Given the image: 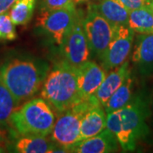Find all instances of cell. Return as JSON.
Segmentation results:
<instances>
[{
  "instance_id": "6",
  "label": "cell",
  "mask_w": 153,
  "mask_h": 153,
  "mask_svg": "<svg viewBox=\"0 0 153 153\" xmlns=\"http://www.w3.org/2000/svg\"><path fill=\"white\" fill-rule=\"evenodd\" d=\"M82 26L92 56L102 61L118 26L111 23L90 6L87 15L82 18Z\"/></svg>"
},
{
  "instance_id": "19",
  "label": "cell",
  "mask_w": 153,
  "mask_h": 153,
  "mask_svg": "<svg viewBox=\"0 0 153 153\" xmlns=\"http://www.w3.org/2000/svg\"><path fill=\"white\" fill-rule=\"evenodd\" d=\"M37 0H18L10 11L15 25H27L32 20Z\"/></svg>"
},
{
  "instance_id": "12",
  "label": "cell",
  "mask_w": 153,
  "mask_h": 153,
  "mask_svg": "<svg viewBox=\"0 0 153 153\" xmlns=\"http://www.w3.org/2000/svg\"><path fill=\"white\" fill-rule=\"evenodd\" d=\"M132 62L144 76L153 74V33H140L132 54Z\"/></svg>"
},
{
  "instance_id": "5",
  "label": "cell",
  "mask_w": 153,
  "mask_h": 153,
  "mask_svg": "<svg viewBox=\"0 0 153 153\" xmlns=\"http://www.w3.org/2000/svg\"><path fill=\"white\" fill-rule=\"evenodd\" d=\"M94 104L99 103L93 96H91L87 100L81 101L62 112L55 121L50 140L57 146L66 150L68 152L69 148L79 141L82 117Z\"/></svg>"
},
{
  "instance_id": "17",
  "label": "cell",
  "mask_w": 153,
  "mask_h": 153,
  "mask_svg": "<svg viewBox=\"0 0 153 153\" xmlns=\"http://www.w3.org/2000/svg\"><path fill=\"white\" fill-rule=\"evenodd\" d=\"M138 33H153V5L151 4L129 11L128 25Z\"/></svg>"
},
{
  "instance_id": "30",
  "label": "cell",
  "mask_w": 153,
  "mask_h": 153,
  "mask_svg": "<svg viewBox=\"0 0 153 153\" xmlns=\"http://www.w3.org/2000/svg\"><path fill=\"white\" fill-rule=\"evenodd\" d=\"M82 1H86V0H82Z\"/></svg>"
},
{
  "instance_id": "21",
  "label": "cell",
  "mask_w": 153,
  "mask_h": 153,
  "mask_svg": "<svg viewBox=\"0 0 153 153\" xmlns=\"http://www.w3.org/2000/svg\"><path fill=\"white\" fill-rule=\"evenodd\" d=\"M17 38L15 24L10 15L4 13L0 15V41H14Z\"/></svg>"
},
{
  "instance_id": "26",
  "label": "cell",
  "mask_w": 153,
  "mask_h": 153,
  "mask_svg": "<svg viewBox=\"0 0 153 153\" xmlns=\"http://www.w3.org/2000/svg\"><path fill=\"white\" fill-rule=\"evenodd\" d=\"M150 108H151V115L153 116V94L152 97L151 99V102H150Z\"/></svg>"
},
{
  "instance_id": "25",
  "label": "cell",
  "mask_w": 153,
  "mask_h": 153,
  "mask_svg": "<svg viewBox=\"0 0 153 153\" xmlns=\"http://www.w3.org/2000/svg\"><path fill=\"white\" fill-rule=\"evenodd\" d=\"M0 125V146L4 147L7 144V134L6 131Z\"/></svg>"
},
{
  "instance_id": "10",
  "label": "cell",
  "mask_w": 153,
  "mask_h": 153,
  "mask_svg": "<svg viewBox=\"0 0 153 153\" xmlns=\"http://www.w3.org/2000/svg\"><path fill=\"white\" fill-rule=\"evenodd\" d=\"M76 68L79 97L81 101H84L96 92L106 76V72L102 66L90 60Z\"/></svg>"
},
{
  "instance_id": "2",
  "label": "cell",
  "mask_w": 153,
  "mask_h": 153,
  "mask_svg": "<svg viewBox=\"0 0 153 153\" xmlns=\"http://www.w3.org/2000/svg\"><path fill=\"white\" fill-rule=\"evenodd\" d=\"M49 70V63L42 59L12 57L0 66V81L20 104L38 93Z\"/></svg>"
},
{
  "instance_id": "22",
  "label": "cell",
  "mask_w": 153,
  "mask_h": 153,
  "mask_svg": "<svg viewBox=\"0 0 153 153\" xmlns=\"http://www.w3.org/2000/svg\"><path fill=\"white\" fill-rule=\"evenodd\" d=\"M75 0H43L41 10H54L75 5Z\"/></svg>"
},
{
  "instance_id": "7",
  "label": "cell",
  "mask_w": 153,
  "mask_h": 153,
  "mask_svg": "<svg viewBox=\"0 0 153 153\" xmlns=\"http://www.w3.org/2000/svg\"><path fill=\"white\" fill-rule=\"evenodd\" d=\"M78 13L76 5L54 10H42L37 18V26L54 44L61 47Z\"/></svg>"
},
{
  "instance_id": "4",
  "label": "cell",
  "mask_w": 153,
  "mask_h": 153,
  "mask_svg": "<svg viewBox=\"0 0 153 153\" xmlns=\"http://www.w3.org/2000/svg\"><path fill=\"white\" fill-rule=\"evenodd\" d=\"M55 115L51 105L44 98L26 102L11 116L10 124L20 135H42L51 134Z\"/></svg>"
},
{
  "instance_id": "23",
  "label": "cell",
  "mask_w": 153,
  "mask_h": 153,
  "mask_svg": "<svg viewBox=\"0 0 153 153\" xmlns=\"http://www.w3.org/2000/svg\"><path fill=\"white\" fill-rule=\"evenodd\" d=\"M120 1L129 11L147 6L152 3V0H120Z\"/></svg>"
},
{
  "instance_id": "20",
  "label": "cell",
  "mask_w": 153,
  "mask_h": 153,
  "mask_svg": "<svg viewBox=\"0 0 153 153\" xmlns=\"http://www.w3.org/2000/svg\"><path fill=\"white\" fill-rule=\"evenodd\" d=\"M18 106L19 103L14 95L0 81V125L10 123L11 116Z\"/></svg>"
},
{
  "instance_id": "14",
  "label": "cell",
  "mask_w": 153,
  "mask_h": 153,
  "mask_svg": "<svg viewBox=\"0 0 153 153\" xmlns=\"http://www.w3.org/2000/svg\"><path fill=\"white\" fill-rule=\"evenodd\" d=\"M106 128V112L100 104L93 105L81 122L79 141L93 137Z\"/></svg>"
},
{
  "instance_id": "11",
  "label": "cell",
  "mask_w": 153,
  "mask_h": 153,
  "mask_svg": "<svg viewBox=\"0 0 153 153\" xmlns=\"http://www.w3.org/2000/svg\"><path fill=\"white\" fill-rule=\"evenodd\" d=\"M118 141L115 135L105 128L93 137L76 142L69 148L68 152L76 153H110L118 149Z\"/></svg>"
},
{
  "instance_id": "15",
  "label": "cell",
  "mask_w": 153,
  "mask_h": 153,
  "mask_svg": "<svg viewBox=\"0 0 153 153\" xmlns=\"http://www.w3.org/2000/svg\"><path fill=\"white\" fill-rule=\"evenodd\" d=\"M92 7L104 16L107 21L116 26L128 25L129 10L123 4L120 0H98Z\"/></svg>"
},
{
  "instance_id": "3",
  "label": "cell",
  "mask_w": 153,
  "mask_h": 153,
  "mask_svg": "<svg viewBox=\"0 0 153 153\" xmlns=\"http://www.w3.org/2000/svg\"><path fill=\"white\" fill-rule=\"evenodd\" d=\"M41 95L59 114L81 102L76 67L65 60L55 64L44 80Z\"/></svg>"
},
{
  "instance_id": "28",
  "label": "cell",
  "mask_w": 153,
  "mask_h": 153,
  "mask_svg": "<svg viewBox=\"0 0 153 153\" xmlns=\"http://www.w3.org/2000/svg\"><path fill=\"white\" fill-rule=\"evenodd\" d=\"M75 1H76V2H82V0H75Z\"/></svg>"
},
{
  "instance_id": "1",
  "label": "cell",
  "mask_w": 153,
  "mask_h": 153,
  "mask_svg": "<svg viewBox=\"0 0 153 153\" xmlns=\"http://www.w3.org/2000/svg\"><path fill=\"white\" fill-rule=\"evenodd\" d=\"M149 116L150 102L143 94H137L123 107L106 113V128L114 134L123 152H133L149 133Z\"/></svg>"
},
{
  "instance_id": "8",
  "label": "cell",
  "mask_w": 153,
  "mask_h": 153,
  "mask_svg": "<svg viewBox=\"0 0 153 153\" xmlns=\"http://www.w3.org/2000/svg\"><path fill=\"white\" fill-rule=\"evenodd\" d=\"M83 16L79 11L70 31L66 34L60 50L66 60L71 66H76L90 60L92 53L82 26Z\"/></svg>"
},
{
  "instance_id": "16",
  "label": "cell",
  "mask_w": 153,
  "mask_h": 153,
  "mask_svg": "<svg viewBox=\"0 0 153 153\" xmlns=\"http://www.w3.org/2000/svg\"><path fill=\"white\" fill-rule=\"evenodd\" d=\"M59 148L51 140L42 135H23L15 145V150L20 153L55 152Z\"/></svg>"
},
{
  "instance_id": "29",
  "label": "cell",
  "mask_w": 153,
  "mask_h": 153,
  "mask_svg": "<svg viewBox=\"0 0 153 153\" xmlns=\"http://www.w3.org/2000/svg\"><path fill=\"white\" fill-rule=\"evenodd\" d=\"M152 5H153V0H152Z\"/></svg>"
},
{
  "instance_id": "13",
  "label": "cell",
  "mask_w": 153,
  "mask_h": 153,
  "mask_svg": "<svg viewBox=\"0 0 153 153\" xmlns=\"http://www.w3.org/2000/svg\"><path fill=\"white\" fill-rule=\"evenodd\" d=\"M130 72L128 61H125L120 66L112 69L105 76L96 92L92 95L93 98L104 107L111 96L122 85Z\"/></svg>"
},
{
  "instance_id": "24",
  "label": "cell",
  "mask_w": 153,
  "mask_h": 153,
  "mask_svg": "<svg viewBox=\"0 0 153 153\" xmlns=\"http://www.w3.org/2000/svg\"><path fill=\"white\" fill-rule=\"evenodd\" d=\"M18 0H0V15L6 13Z\"/></svg>"
},
{
  "instance_id": "27",
  "label": "cell",
  "mask_w": 153,
  "mask_h": 153,
  "mask_svg": "<svg viewBox=\"0 0 153 153\" xmlns=\"http://www.w3.org/2000/svg\"><path fill=\"white\" fill-rule=\"evenodd\" d=\"M5 152V147L0 146V152Z\"/></svg>"
},
{
  "instance_id": "18",
  "label": "cell",
  "mask_w": 153,
  "mask_h": 153,
  "mask_svg": "<svg viewBox=\"0 0 153 153\" xmlns=\"http://www.w3.org/2000/svg\"><path fill=\"white\" fill-rule=\"evenodd\" d=\"M134 89V78L131 72L126 77L124 82L122 83L114 94L111 96L106 104L104 105V109L106 113L120 109L127 105L133 97Z\"/></svg>"
},
{
  "instance_id": "9",
  "label": "cell",
  "mask_w": 153,
  "mask_h": 153,
  "mask_svg": "<svg viewBox=\"0 0 153 153\" xmlns=\"http://www.w3.org/2000/svg\"><path fill=\"white\" fill-rule=\"evenodd\" d=\"M134 38V32L127 25L118 26L111 39L103 60L102 67L112 70L127 61L130 55Z\"/></svg>"
}]
</instances>
